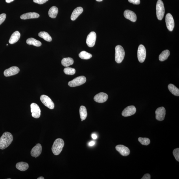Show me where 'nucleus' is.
Segmentation results:
<instances>
[{"mask_svg":"<svg viewBox=\"0 0 179 179\" xmlns=\"http://www.w3.org/2000/svg\"><path fill=\"white\" fill-rule=\"evenodd\" d=\"M108 96L106 94L103 92L100 93L95 96L94 100L98 103H103L107 100Z\"/></svg>","mask_w":179,"mask_h":179,"instance_id":"obj_14","label":"nucleus"},{"mask_svg":"<svg viewBox=\"0 0 179 179\" xmlns=\"http://www.w3.org/2000/svg\"><path fill=\"white\" fill-rule=\"evenodd\" d=\"M136 108L134 106L127 107L122 113V115L124 117L130 116L135 114L136 112Z\"/></svg>","mask_w":179,"mask_h":179,"instance_id":"obj_11","label":"nucleus"},{"mask_svg":"<svg viewBox=\"0 0 179 179\" xmlns=\"http://www.w3.org/2000/svg\"><path fill=\"white\" fill-rule=\"evenodd\" d=\"M170 52L169 50H165L163 51L159 56V60L161 62H163L167 60L170 55Z\"/></svg>","mask_w":179,"mask_h":179,"instance_id":"obj_26","label":"nucleus"},{"mask_svg":"<svg viewBox=\"0 0 179 179\" xmlns=\"http://www.w3.org/2000/svg\"><path fill=\"white\" fill-rule=\"evenodd\" d=\"M79 112L81 119L84 121L86 119L87 116V112L85 107L82 106H81Z\"/></svg>","mask_w":179,"mask_h":179,"instance_id":"obj_27","label":"nucleus"},{"mask_svg":"<svg viewBox=\"0 0 179 179\" xmlns=\"http://www.w3.org/2000/svg\"><path fill=\"white\" fill-rule=\"evenodd\" d=\"M165 21L167 29L170 31H173L174 27V22L171 14H167L165 16Z\"/></svg>","mask_w":179,"mask_h":179,"instance_id":"obj_9","label":"nucleus"},{"mask_svg":"<svg viewBox=\"0 0 179 179\" xmlns=\"http://www.w3.org/2000/svg\"><path fill=\"white\" fill-rule=\"evenodd\" d=\"M16 167L17 169L21 171H26L29 168L28 163L25 162H20L17 163Z\"/></svg>","mask_w":179,"mask_h":179,"instance_id":"obj_21","label":"nucleus"},{"mask_svg":"<svg viewBox=\"0 0 179 179\" xmlns=\"http://www.w3.org/2000/svg\"><path fill=\"white\" fill-rule=\"evenodd\" d=\"M49 0H33L34 3L39 4H42L46 3Z\"/></svg>","mask_w":179,"mask_h":179,"instance_id":"obj_34","label":"nucleus"},{"mask_svg":"<svg viewBox=\"0 0 179 179\" xmlns=\"http://www.w3.org/2000/svg\"><path fill=\"white\" fill-rule=\"evenodd\" d=\"M146 56V49L145 47L142 45H139L137 51V57L139 62L141 63L144 62Z\"/></svg>","mask_w":179,"mask_h":179,"instance_id":"obj_7","label":"nucleus"},{"mask_svg":"<svg viewBox=\"0 0 179 179\" xmlns=\"http://www.w3.org/2000/svg\"><path fill=\"white\" fill-rule=\"evenodd\" d=\"M115 60L118 64L123 62L125 55V52L123 47L117 45L115 48Z\"/></svg>","mask_w":179,"mask_h":179,"instance_id":"obj_3","label":"nucleus"},{"mask_svg":"<svg viewBox=\"0 0 179 179\" xmlns=\"http://www.w3.org/2000/svg\"><path fill=\"white\" fill-rule=\"evenodd\" d=\"M40 17V15L36 12H29L22 15L20 18L26 20L30 19L37 18Z\"/></svg>","mask_w":179,"mask_h":179,"instance_id":"obj_18","label":"nucleus"},{"mask_svg":"<svg viewBox=\"0 0 179 179\" xmlns=\"http://www.w3.org/2000/svg\"><path fill=\"white\" fill-rule=\"evenodd\" d=\"M37 179H44V178L42 176H41L38 178Z\"/></svg>","mask_w":179,"mask_h":179,"instance_id":"obj_40","label":"nucleus"},{"mask_svg":"<svg viewBox=\"0 0 179 179\" xmlns=\"http://www.w3.org/2000/svg\"><path fill=\"white\" fill-rule=\"evenodd\" d=\"M165 110L163 107L157 108L156 111V119L159 121H162L165 119Z\"/></svg>","mask_w":179,"mask_h":179,"instance_id":"obj_12","label":"nucleus"},{"mask_svg":"<svg viewBox=\"0 0 179 179\" xmlns=\"http://www.w3.org/2000/svg\"><path fill=\"white\" fill-rule=\"evenodd\" d=\"M128 1L130 3L136 5H138L140 3V0H128Z\"/></svg>","mask_w":179,"mask_h":179,"instance_id":"obj_35","label":"nucleus"},{"mask_svg":"<svg viewBox=\"0 0 179 179\" xmlns=\"http://www.w3.org/2000/svg\"><path fill=\"white\" fill-rule=\"evenodd\" d=\"M73 59L71 58H64L62 61V65L65 67H68L73 65Z\"/></svg>","mask_w":179,"mask_h":179,"instance_id":"obj_25","label":"nucleus"},{"mask_svg":"<svg viewBox=\"0 0 179 179\" xmlns=\"http://www.w3.org/2000/svg\"><path fill=\"white\" fill-rule=\"evenodd\" d=\"M95 144V142H94L93 141H91L89 143V144L90 146H92L94 145Z\"/></svg>","mask_w":179,"mask_h":179,"instance_id":"obj_37","label":"nucleus"},{"mask_svg":"<svg viewBox=\"0 0 179 179\" xmlns=\"http://www.w3.org/2000/svg\"><path fill=\"white\" fill-rule=\"evenodd\" d=\"M8 45V44H7V45Z\"/></svg>","mask_w":179,"mask_h":179,"instance_id":"obj_42","label":"nucleus"},{"mask_svg":"<svg viewBox=\"0 0 179 179\" xmlns=\"http://www.w3.org/2000/svg\"><path fill=\"white\" fill-rule=\"evenodd\" d=\"M14 1V0H5L6 2L7 3H12V2Z\"/></svg>","mask_w":179,"mask_h":179,"instance_id":"obj_39","label":"nucleus"},{"mask_svg":"<svg viewBox=\"0 0 179 179\" xmlns=\"http://www.w3.org/2000/svg\"><path fill=\"white\" fill-rule=\"evenodd\" d=\"M96 1L98 2H101L102 1H103V0H96Z\"/></svg>","mask_w":179,"mask_h":179,"instance_id":"obj_41","label":"nucleus"},{"mask_svg":"<svg viewBox=\"0 0 179 179\" xmlns=\"http://www.w3.org/2000/svg\"><path fill=\"white\" fill-rule=\"evenodd\" d=\"M83 9L81 7H78L75 9L72 13L71 16V19L72 21H75L79 15L82 14Z\"/></svg>","mask_w":179,"mask_h":179,"instance_id":"obj_19","label":"nucleus"},{"mask_svg":"<svg viewBox=\"0 0 179 179\" xmlns=\"http://www.w3.org/2000/svg\"><path fill=\"white\" fill-rule=\"evenodd\" d=\"M19 71L20 69L18 67L12 66L5 70L4 71V75L6 77H9L17 75L19 73Z\"/></svg>","mask_w":179,"mask_h":179,"instance_id":"obj_15","label":"nucleus"},{"mask_svg":"<svg viewBox=\"0 0 179 179\" xmlns=\"http://www.w3.org/2000/svg\"><path fill=\"white\" fill-rule=\"evenodd\" d=\"M86 79L84 76H80L69 81L68 85L70 87H75L81 85L86 82Z\"/></svg>","mask_w":179,"mask_h":179,"instance_id":"obj_5","label":"nucleus"},{"mask_svg":"<svg viewBox=\"0 0 179 179\" xmlns=\"http://www.w3.org/2000/svg\"><path fill=\"white\" fill-rule=\"evenodd\" d=\"M31 110L32 117L35 119H38L40 117L41 111L37 104L33 103L31 104Z\"/></svg>","mask_w":179,"mask_h":179,"instance_id":"obj_8","label":"nucleus"},{"mask_svg":"<svg viewBox=\"0 0 179 179\" xmlns=\"http://www.w3.org/2000/svg\"><path fill=\"white\" fill-rule=\"evenodd\" d=\"M38 35L40 37L44 39L47 41L50 42L52 41V38L50 35L45 32H41L38 34Z\"/></svg>","mask_w":179,"mask_h":179,"instance_id":"obj_28","label":"nucleus"},{"mask_svg":"<svg viewBox=\"0 0 179 179\" xmlns=\"http://www.w3.org/2000/svg\"><path fill=\"white\" fill-rule=\"evenodd\" d=\"M20 37V34L18 31H16L11 36L9 42L11 44H13L18 41Z\"/></svg>","mask_w":179,"mask_h":179,"instance_id":"obj_20","label":"nucleus"},{"mask_svg":"<svg viewBox=\"0 0 179 179\" xmlns=\"http://www.w3.org/2000/svg\"><path fill=\"white\" fill-rule=\"evenodd\" d=\"M124 17L133 22H135L137 20L136 15L132 11L126 10L124 12Z\"/></svg>","mask_w":179,"mask_h":179,"instance_id":"obj_17","label":"nucleus"},{"mask_svg":"<svg viewBox=\"0 0 179 179\" xmlns=\"http://www.w3.org/2000/svg\"><path fill=\"white\" fill-rule=\"evenodd\" d=\"M115 149L121 155L123 156H127L130 153V150L129 149L123 145H117L116 146Z\"/></svg>","mask_w":179,"mask_h":179,"instance_id":"obj_13","label":"nucleus"},{"mask_svg":"<svg viewBox=\"0 0 179 179\" xmlns=\"http://www.w3.org/2000/svg\"><path fill=\"white\" fill-rule=\"evenodd\" d=\"M40 100L43 104L45 106L51 110L54 108V104L52 100L48 96L45 95H41L40 97Z\"/></svg>","mask_w":179,"mask_h":179,"instance_id":"obj_6","label":"nucleus"},{"mask_svg":"<svg viewBox=\"0 0 179 179\" xmlns=\"http://www.w3.org/2000/svg\"><path fill=\"white\" fill-rule=\"evenodd\" d=\"M42 151V146L40 144H38L32 148L31 152V155L36 158L41 155Z\"/></svg>","mask_w":179,"mask_h":179,"instance_id":"obj_16","label":"nucleus"},{"mask_svg":"<svg viewBox=\"0 0 179 179\" xmlns=\"http://www.w3.org/2000/svg\"><path fill=\"white\" fill-rule=\"evenodd\" d=\"M58 9L55 6H52L49 10L48 14L49 16L52 18H56L58 13Z\"/></svg>","mask_w":179,"mask_h":179,"instance_id":"obj_22","label":"nucleus"},{"mask_svg":"<svg viewBox=\"0 0 179 179\" xmlns=\"http://www.w3.org/2000/svg\"><path fill=\"white\" fill-rule=\"evenodd\" d=\"M97 35L94 32H92L89 34L87 37L86 43L89 47H92L95 44L96 40Z\"/></svg>","mask_w":179,"mask_h":179,"instance_id":"obj_10","label":"nucleus"},{"mask_svg":"<svg viewBox=\"0 0 179 179\" xmlns=\"http://www.w3.org/2000/svg\"><path fill=\"white\" fill-rule=\"evenodd\" d=\"M79 57L83 60H89L92 57V55L90 54L85 51H83L79 54Z\"/></svg>","mask_w":179,"mask_h":179,"instance_id":"obj_29","label":"nucleus"},{"mask_svg":"<svg viewBox=\"0 0 179 179\" xmlns=\"http://www.w3.org/2000/svg\"><path fill=\"white\" fill-rule=\"evenodd\" d=\"M138 141L142 145L147 146L149 145L150 143V140L146 138H142L139 137Z\"/></svg>","mask_w":179,"mask_h":179,"instance_id":"obj_31","label":"nucleus"},{"mask_svg":"<svg viewBox=\"0 0 179 179\" xmlns=\"http://www.w3.org/2000/svg\"><path fill=\"white\" fill-rule=\"evenodd\" d=\"M141 179H150L151 176L149 174H145Z\"/></svg>","mask_w":179,"mask_h":179,"instance_id":"obj_36","label":"nucleus"},{"mask_svg":"<svg viewBox=\"0 0 179 179\" xmlns=\"http://www.w3.org/2000/svg\"><path fill=\"white\" fill-rule=\"evenodd\" d=\"M26 43L28 45H33L37 47H40L41 45V43L40 41L33 38H29L27 39L26 41Z\"/></svg>","mask_w":179,"mask_h":179,"instance_id":"obj_23","label":"nucleus"},{"mask_svg":"<svg viewBox=\"0 0 179 179\" xmlns=\"http://www.w3.org/2000/svg\"><path fill=\"white\" fill-rule=\"evenodd\" d=\"M92 138L94 139H96L97 138V136L95 134H92Z\"/></svg>","mask_w":179,"mask_h":179,"instance_id":"obj_38","label":"nucleus"},{"mask_svg":"<svg viewBox=\"0 0 179 179\" xmlns=\"http://www.w3.org/2000/svg\"><path fill=\"white\" fill-rule=\"evenodd\" d=\"M6 16V15L5 14H3L0 15V25L5 21Z\"/></svg>","mask_w":179,"mask_h":179,"instance_id":"obj_33","label":"nucleus"},{"mask_svg":"<svg viewBox=\"0 0 179 179\" xmlns=\"http://www.w3.org/2000/svg\"><path fill=\"white\" fill-rule=\"evenodd\" d=\"M165 13L164 4L161 0H158L156 4V15L157 18L161 20L163 19Z\"/></svg>","mask_w":179,"mask_h":179,"instance_id":"obj_4","label":"nucleus"},{"mask_svg":"<svg viewBox=\"0 0 179 179\" xmlns=\"http://www.w3.org/2000/svg\"><path fill=\"white\" fill-rule=\"evenodd\" d=\"M64 73L67 75H75L76 73L75 69L71 67L65 68L64 69Z\"/></svg>","mask_w":179,"mask_h":179,"instance_id":"obj_30","label":"nucleus"},{"mask_svg":"<svg viewBox=\"0 0 179 179\" xmlns=\"http://www.w3.org/2000/svg\"><path fill=\"white\" fill-rule=\"evenodd\" d=\"M168 88L172 94L176 96H179V89L174 85L170 84L168 85Z\"/></svg>","mask_w":179,"mask_h":179,"instance_id":"obj_24","label":"nucleus"},{"mask_svg":"<svg viewBox=\"0 0 179 179\" xmlns=\"http://www.w3.org/2000/svg\"><path fill=\"white\" fill-rule=\"evenodd\" d=\"M64 142L63 140L61 138H58L54 142L52 148V153L55 155H59L64 147Z\"/></svg>","mask_w":179,"mask_h":179,"instance_id":"obj_2","label":"nucleus"},{"mask_svg":"<svg viewBox=\"0 0 179 179\" xmlns=\"http://www.w3.org/2000/svg\"><path fill=\"white\" fill-rule=\"evenodd\" d=\"M173 154L176 161H179V148H177L174 149Z\"/></svg>","mask_w":179,"mask_h":179,"instance_id":"obj_32","label":"nucleus"},{"mask_svg":"<svg viewBox=\"0 0 179 179\" xmlns=\"http://www.w3.org/2000/svg\"><path fill=\"white\" fill-rule=\"evenodd\" d=\"M13 140V137L10 133L6 132L0 138V149H6L12 143Z\"/></svg>","mask_w":179,"mask_h":179,"instance_id":"obj_1","label":"nucleus"}]
</instances>
